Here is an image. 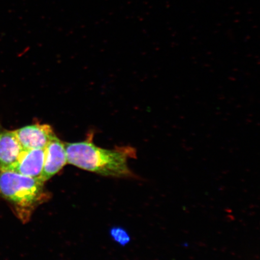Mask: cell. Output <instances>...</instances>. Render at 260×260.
Here are the masks:
<instances>
[{
    "label": "cell",
    "mask_w": 260,
    "mask_h": 260,
    "mask_svg": "<svg viewBox=\"0 0 260 260\" xmlns=\"http://www.w3.org/2000/svg\"><path fill=\"white\" fill-rule=\"evenodd\" d=\"M64 145L68 164L103 176L136 177L128 165L129 158L137 156V151L131 146L104 149L94 144L92 139Z\"/></svg>",
    "instance_id": "1"
},
{
    "label": "cell",
    "mask_w": 260,
    "mask_h": 260,
    "mask_svg": "<svg viewBox=\"0 0 260 260\" xmlns=\"http://www.w3.org/2000/svg\"><path fill=\"white\" fill-rule=\"evenodd\" d=\"M44 183L14 171H0V194L14 204L24 220L48 198Z\"/></svg>",
    "instance_id": "2"
},
{
    "label": "cell",
    "mask_w": 260,
    "mask_h": 260,
    "mask_svg": "<svg viewBox=\"0 0 260 260\" xmlns=\"http://www.w3.org/2000/svg\"><path fill=\"white\" fill-rule=\"evenodd\" d=\"M44 150V165L40 178L44 183L54 176L68 164L64 143L56 135L49 142Z\"/></svg>",
    "instance_id": "3"
},
{
    "label": "cell",
    "mask_w": 260,
    "mask_h": 260,
    "mask_svg": "<svg viewBox=\"0 0 260 260\" xmlns=\"http://www.w3.org/2000/svg\"><path fill=\"white\" fill-rule=\"evenodd\" d=\"M14 132L24 149H44L56 136L50 125L40 123L25 126Z\"/></svg>",
    "instance_id": "4"
},
{
    "label": "cell",
    "mask_w": 260,
    "mask_h": 260,
    "mask_svg": "<svg viewBox=\"0 0 260 260\" xmlns=\"http://www.w3.org/2000/svg\"><path fill=\"white\" fill-rule=\"evenodd\" d=\"M24 151L14 131L0 132V171H14Z\"/></svg>",
    "instance_id": "5"
},
{
    "label": "cell",
    "mask_w": 260,
    "mask_h": 260,
    "mask_svg": "<svg viewBox=\"0 0 260 260\" xmlns=\"http://www.w3.org/2000/svg\"><path fill=\"white\" fill-rule=\"evenodd\" d=\"M44 149H24L14 171L40 179L44 165Z\"/></svg>",
    "instance_id": "6"
},
{
    "label": "cell",
    "mask_w": 260,
    "mask_h": 260,
    "mask_svg": "<svg viewBox=\"0 0 260 260\" xmlns=\"http://www.w3.org/2000/svg\"><path fill=\"white\" fill-rule=\"evenodd\" d=\"M111 234L113 238L122 245H125L130 241L128 234L121 228H115L112 229Z\"/></svg>",
    "instance_id": "7"
}]
</instances>
